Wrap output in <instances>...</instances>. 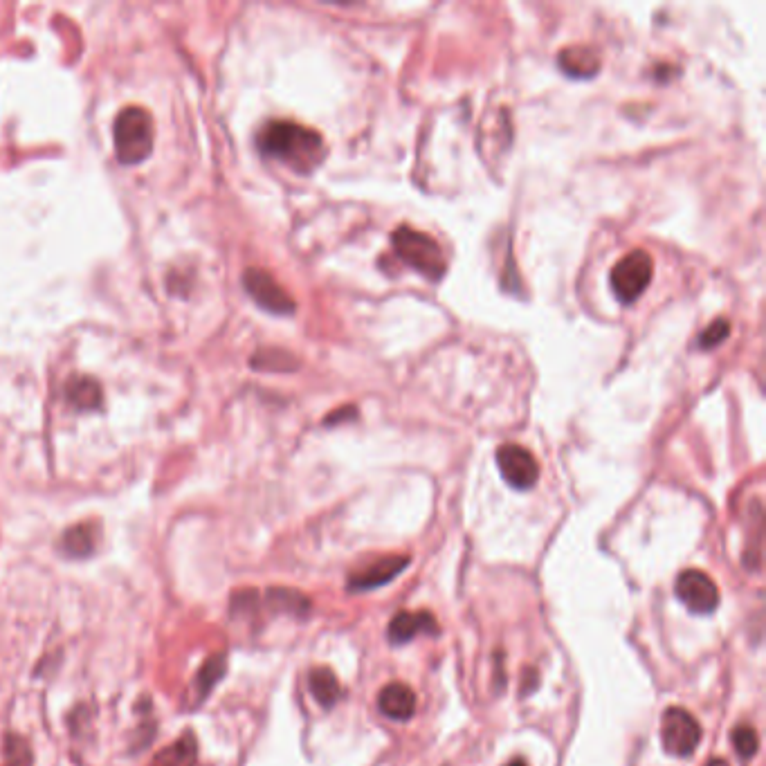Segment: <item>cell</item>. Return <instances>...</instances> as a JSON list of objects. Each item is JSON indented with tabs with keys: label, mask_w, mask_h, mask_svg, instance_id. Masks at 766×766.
I'll list each match as a JSON object with an SVG mask.
<instances>
[{
	"label": "cell",
	"mask_w": 766,
	"mask_h": 766,
	"mask_svg": "<svg viewBox=\"0 0 766 766\" xmlns=\"http://www.w3.org/2000/svg\"><path fill=\"white\" fill-rule=\"evenodd\" d=\"M95 546H97V531L93 528V524H77L68 528L59 542L61 553L77 560L93 555Z\"/></svg>",
	"instance_id": "14"
},
{
	"label": "cell",
	"mask_w": 766,
	"mask_h": 766,
	"mask_svg": "<svg viewBox=\"0 0 766 766\" xmlns=\"http://www.w3.org/2000/svg\"><path fill=\"white\" fill-rule=\"evenodd\" d=\"M663 749L677 758H688L701 742V726L686 708H668L661 724Z\"/></svg>",
	"instance_id": "5"
},
{
	"label": "cell",
	"mask_w": 766,
	"mask_h": 766,
	"mask_svg": "<svg viewBox=\"0 0 766 766\" xmlns=\"http://www.w3.org/2000/svg\"><path fill=\"white\" fill-rule=\"evenodd\" d=\"M243 286L254 302H257L263 310H268V313H275V315L295 313V299L290 297L286 290L277 284L275 277L268 275L266 270H259V268L245 270Z\"/></svg>",
	"instance_id": "7"
},
{
	"label": "cell",
	"mask_w": 766,
	"mask_h": 766,
	"mask_svg": "<svg viewBox=\"0 0 766 766\" xmlns=\"http://www.w3.org/2000/svg\"><path fill=\"white\" fill-rule=\"evenodd\" d=\"M733 746L742 760H751L760 749V735L753 726L740 724L733 731Z\"/></svg>",
	"instance_id": "19"
},
{
	"label": "cell",
	"mask_w": 766,
	"mask_h": 766,
	"mask_svg": "<svg viewBox=\"0 0 766 766\" xmlns=\"http://www.w3.org/2000/svg\"><path fill=\"white\" fill-rule=\"evenodd\" d=\"M508 766H528V764L522 758H515V760L508 762Z\"/></svg>",
	"instance_id": "23"
},
{
	"label": "cell",
	"mask_w": 766,
	"mask_h": 766,
	"mask_svg": "<svg viewBox=\"0 0 766 766\" xmlns=\"http://www.w3.org/2000/svg\"><path fill=\"white\" fill-rule=\"evenodd\" d=\"M418 634H439V625L436 618L430 612H400L391 620L387 627V638L394 645H405L414 641Z\"/></svg>",
	"instance_id": "11"
},
{
	"label": "cell",
	"mask_w": 766,
	"mask_h": 766,
	"mask_svg": "<svg viewBox=\"0 0 766 766\" xmlns=\"http://www.w3.org/2000/svg\"><path fill=\"white\" fill-rule=\"evenodd\" d=\"M674 594L692 614H713L719 605V589L704 571H683L674 585Z\"/></svg>",
	"instance_id": "6"
},
{
	"label": "cell",
	"mask_w": 766,
	"mask_h": 766,
	"mask_svg": "<svg viewBox=\"0 0 766 766\" xmlns=\"http://www.w3.org/2000/svg\"><path fill=\"white\" fill-rule=\"evenodd\" d=\"M7 766H32V751L23 737L7 735L5 740Z\"/></svg>",
	"instance_id": "20"
},
{
	"label": "cell",
	"mask_w": 766,
	"mask_h": 766,
	"mask_svg": "<svg viewBox=\"0 0 766 766\" xmlns=\"http://www.w3.org/2000/svg\"><path fill=\"white\" fill-rule=\"evenodd\" d=\"M558 66L564 75L571 79H591L598 75V70L603 63H600V57L591 48H585V45H573V48L560 52Z\"/></svg>",
	"instance_id": "13"
},
{
	"label": "cell",
	"mask_w": 766,
	"mask_h": 766,
	"mask_svg": "<svg viewBox=\"0 0 766 766\" xmlns=\"http://www.w3.org/2000/svg\"><path fill=\"white\" fill-rule=\"evenodd\" d=\"M266 603L268 607L275 609V612H284L293 616H304L310 609L308 598L293 589H270Z\"/></svg>",
	"instance_id": "18"
},
{
	"label": "cell",
	"mask_w": 766,
	"mask_h": 766,
	"mask_svg": "<svg viewBox=\"0 0 766 766\" xmlns=\"http://www.w3.org/2000/svg\"><path fill=\"white\" fill-rule=\"evenodd\" d=\"M227 672V656L225 654H212L209 659L203 663V668L196 672L194 681L185 695V708L187 710H196L203 701L209 697V692L214 690L218 681L225 677Z\"/></svg>",
	"instance_id": "10"
},
{
	"label": "cell",
	"mask_w": 766,
	"mask_h": 766,
	"mask_svg": "<svg viewBox=\"0 0 766 766\" xmlns=\"http://www.w3.org/2000/svg\"><path fill=\"white\" fill-rule=\"evenodd\" d=\"M115 153L124 164H140L153 149V122L147 111L131 106L117 115L113 126Z\"/></svg>",
	"instance_id": "2"
},
{
	"label": "cell",
	"mask_w": 766,
	"mask_h": 766,
	"mask_svg": "<svg viewBox=\"0 0 766 766\" xmlns=\"http://www.w3.org/2000/svg\"><path fill=\"white\" fill-rule=\"evenodd\" d=\"M257 142L261 153L288 164L290 169L299 173H310L317 169L326 155L322 135L308 129V126L286 120L268 122L259 131Z\"/></svg>",
	"instance_id": "1"
},
{
	"label": "cell",
	"mask_w": 766,
	"mask_h": 766,
	"mask_svg": "<svg viewBox=\"0 0 766 766\" xmlns=\"http://www.w3.org/2000/svg\"><path fill=\"white\" fill-rule=\"evenodd\" d=\"M416 704L418 699L414 690L405 686V683H389V686L382 688L378 697L380 713L394 719V722H407V719H412L416 713Z\"/></svg>",
	"instance_id": "12"
},
{
	"label": "cell",
	"mask_w": 766,
	"mask_h": 766,
	"mask_svg": "<svg viewBox=\"0 0 766 766\" xmlns=\"http://www.w3.org/2000/svg\"><path fill=\"white\" fill-rule=\"evenodd\" d=\"M706 766H728V762L722 758H715V760H710Z\"/></svg>",
	"instance_id": "22"
},
{
	"label": "cell",
	"mask_w": 766,
	"mask_h": 766,
	"mask_svg": "<svg viewBox=\"0 0 766 766\" xmlns=\"http://www.w3.org/2000/svg\"><path fill=\"white\" fill-rule=\"evenodd\" d=\"M308 688L310 692H313L315 701L322 708H333L337 701H340L342 697V686L340 681H337V677L333 674V670L328 668H315L310 670L308 674Z\"/></svg>",
	"instance_id": "15"
},
{
	"label": "cell",
	"mask_w": 766,
	"mask_h": 766,
	"mask_svg": "<svg viewBox=\"0 0 766 766\" xmlns=\"http://www.w3.org/2000/svg\"><path fill=\"white\" fill-rule=\"evenodd\" d=\"M499 472L515 490H531L540 479V465L522 445H501L497 450Z\"/></svg>",
	"instance_id": "8"
},
{
	"label": "cell",
	"mask_w": 766,
	"mask_h": 766,
	"mask_svg": "<svg viewBox=\"0 0 766 766\" xmlns=\"http://www.w3.org/2000/svg\"><path fill=\"white\" fill-rule=\"evenodd\" d=\"M654 275L652 257L645 250H634L620 259L612 270V290L620 304H634L645 293Z\"/></svg>",
	"instance_id": "4"
},
{
	"label": "cell",
	"mask_w": 766,
	"mask_h": 766,
	"mask_svg": "<svg viewBox=\"0 0 766 766\" xmlns=\"http://www.w3.org/2000/svg\"><path fill=\"white\" fill-rule=\"evenodd\" d=\"M394 250L409 268L416 270L432 281H439L445 275V259L443 250L439 248L430 234L416 232L412 227H398L391 236Z\"/></svg>",
	"instance_id": "3"
},
{
	"label": "cell",
	"mask_w": 766,
	"mask_h": 766,
	"mask_svg": "<svg viewBox=\"0 0 766 766\" xmlns=\"http://www.w3.org/2000/svg\"><path fill=\"white\" fill-rule=\"evenodd\" d=\"M66 398L79 409H95L102 405V387L93 378H72L66 385Z\"/></svg>",
	"instance_id": "17"
},
{
	"label": "cell",
	"mask_w": 766,
	"mask_h": 766,
	"mask_svg": "<svg viewBox=\"0 0 766 766\" xmlns=\"http://www.w3.org/2000/svg\"><path fill=\"white\" fill-rule=\"evenodd\" d=\"M198 762V742L194 733H185L167 749L158 753L153 766H196Z\"/></svg>",
	"instance_id": "16"
},
{
	"label": "cell",
	"mask_w": 766,
	"mask_h": 766,
	"mask_svg": "<svg viewBox=\"0 0 766 766\" xmlns=\"http://www.w3.org/2000/svg\"><path fill=\"white\" fill-rule=\"evenodd\" d=\"M728 333H731V324H728L726 319H717V322L710 324L706 331L701 333L699 346L701 349H713V346H719L726 340Z\"/></svg>",
	"instance_id": "21"
},
{
	"label": "cell",
	"mask_w": 766,
	"mask_h": 766,
	"mask_svg": "<svg viewBox=\"0 0 766 766\" xmlns=\"http://www.w3.org/2000/svg\"><path fill=\"white\" fill-rule=\"evenodd\" d=\"M407 564V555H389V558L373 562L367 569L353 573L349 578V591H369L387 585V582H391L407 569Z\"/></svg>",
	"instance_id": "9"
}]
</instances>
